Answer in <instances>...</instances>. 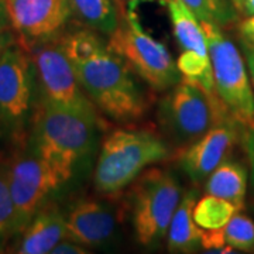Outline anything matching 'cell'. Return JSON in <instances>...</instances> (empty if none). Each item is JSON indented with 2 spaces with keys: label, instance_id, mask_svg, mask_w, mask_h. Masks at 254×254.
I'll return each mask as SVG.
<instances>
[{
  "label": "cell",
  "instance_id": "cell-16",
  "mask_svg": "<svg viewBox=\"0 0 254 254\" xmlns=\"http://www.w3.org/2000/svg\"><path fill=\"white\" fill-rule=\"evenodd\" d=\"M173 24L174 37L182 51L209 57L208 40L200 20L182 0H164Z\"/></svg>",
  "mask_w": 254,
  "mask_h": 254
},
{
  "label": "cell",
  "instance_id": "cell-10",
  "mask_svg": "<svg viewBox=\"0 0 254 254\" xmlns=\"http://www.w3.org/2000/svg\"><path fill=\"white\" fill-rule=\"evenodd\" d=\"M7 167L14 206V235H20L58 185L33 148H18Z\"/></svg>",
  "mask_w": 254,
  "mask_h": 254
},
{
  "label": "cell",
  "instance_id": "cell-25",
  "mask_svg": "<svg viewBox=\"0 0 254 254\" xmlns=\"http://www.w3.org/2000/svg\"><path fill=\"white\" fill-rule=\"evenodd\" d=\"M242 46H243V53H245L243 57H245L246 66H247L249 76H250V81H252V85H253L254 89V43L243 40Z\"/></svg>",
  "mask_w": 254,
  "mask_h": 254
},
{
  "label": "cell",
  "instance_id": "cell-20",
  "mask_svg": "<svg viewBox=\"0 0 254 254\" xmlns=\"http://www.w3.org/2000/svg\"><path fill=\"white\" fill-rule=\"evenodd\" d=\"M182 1L200 21L212 23L223 28L236 20L237 10L235 9L230 0H182Z\"/></svg>",
  "mask_w": 254,
  "mask_h": 254
},
{
  "label": "cell",
  "instance_id": "cell-3",
  "mask_svg": "<svg viewBox=\"0 0 254 254\" xmlns=\"http://www.w3.org/2000/svg\"><path fill=\"white\" fill-rule=\"evenodd\" d=\"M170 157V147L145 128H118L102 143L93 182L100 195L116 196L131 185L147 167Z\"/></svg>",
  "mask_w": 254,
  "mask_h": 254
},
{
  "label": "cell",
  "instance_id": "cell-5",
  "mask_svg": "<svg viewBox=\"0 0 254 254\" xmlns=\"http://www.w3.org/2000/svg\"><path fill=\"white\" fill-rule=\"evenodd\" d=\"M108 47L154 91H168L181 81L177 63L161 41L145 31L136 10H126Z\"/></svg>",
  "mask_w": 254,
  "mask_h": 254
},
{
  "label": "cell",
  "instance_id": "cell-7",
  "mask_svg": "<svg viewBox=\"0 0 254 254\" xmlns=\"http://www.w3.org/2000/svg\"><path fill=\"white\" fill-rule=\"evenodd\" d=\"M208 40L215 91L240 126L254 120V91L245 57L216 24L200 21Z\"/></svg>",
  "mask_w": 254,
  "mask_h": 254
},
{
  "label": "cell",
  "instance_id": "cell-26",
  "mask_svg": "<svg viewBox=\"0 0 254 254\" xmlns=\"http://www.w3.org/2000/svg\"><path fill=\"white\" fill-rule=\"evenodd\" d=\"M239 31L243 37V40L254 43V14L253 16H246L242 23L239 24Z\"/></svg>",
  "mask_w": 254,
  "mask_h": 254
},
{
  "label": "cell",
  "instance_id": "cell-19",
  "mask_svg": "<svg viewBox=\"0 0 254 254\" xmlns=\"http://www.w3.org/2000/svg\"><path fill=\"white\" fill-rule=\"evenodd\" d=\"M240 209L226 199L205 195L193 206V220L203 230L223 229Z\"/></svg>",
  "mask_w": 254,
  "mask_h": 254
},
{
  "label": "cell",
  "instance_id": "cell-13",
  "mask_svg": "<svg viewBox=\"0 0 254 254\" xmlns=\"http://www.w3.org/2000/svg\"><path fill=\"white\" fill-rule=\"evenodd\" d=\"M66 219V239L85 247H98L109 242L116 220L105 205L91 198L79 199L73 205Z\"/></svg>",
  "mask_w": 254,
  "mask_h": 254
},
{
  "label": "cell",
  "instance_id": "cell-15",
  "mask_svg": "<svg viewBox=\"0 0 254 254\" xmlns=\"http://www.w3.org/2000/svg\"><path fill=\"white\" fill-rule=\"evenodd\" d=\"M196 203V192L188 190L174 213L168 227L167 246L171 253H190L200 246L203 229L193 220V206Z\"/></svg>",
  "mask_w": 254,
  "mask_h": 254
},
{
  "label": "cell",
  "instance_id": "cell-28",
  "mask_svg": "<svg viewBox=\"0 0 254 254\" xmlns=\"http://www.w3.org/2000/svg\"><path fill=\"white\" fill-rule=\"evenodd\" d=\"M10 24L9 11H7V3L6 0H0V31H7Z\"/></svg>",
  "mask_w": 254,
  "mask_h": 254
},
{
  "label": "cell",
  "instance_id": "cell-12",
  "mask_svg": "<svg viewBox=\"0 0 254 254\" xmlns=\"http://www.w3.org/2000/svg\"><path fill=\"white\" fill-rule=\"evenodd\" d=\"M239 126L235 119H230L192 141L180 155L182 171L193 182L205 181L219 164L227 160L240 140Z\"/></svg>",
  "mask_w": 254,
  "mask_h": 254
},
{
  "label": "cell",
  "instance_id": "cell-14",
  "mask_svg": "<svg viewBox=\"0 0 254 254\" xmlns=\"http://www.w3.org/2000/svg\"><path fill=\"white\" fill-rule=\"evenodd\" d=\"M17 253L47 254L66 239V219L54 202H46L20 233Z\"/></svg>",
  "mask_w": 254,
  "mask_h": 254
},
{
  "label": "cell",
  "instance_id": "cell-22",
  "mask_svg": "<svg viewBox=\"0 0 254 254\" xmlns=\"http://www.w3.org/2000/svg\"><path fill=\"white\" fill-rule=\"evenodd\" d=\"M14 235V206L9 184V167L0 160V246Z\"/></svg>",
  "mask_w": 254,
  "mask_h": 254
},
{
  "label": "cell",
  "instance_id": "cell-27",
  "mask_svg": "<svg viewBox=\"0 0 254 254\" xmlns=\"http://www.w3.org/2000/svg\"><path fill=\"white\" fill-rule=\"evenodd\" d=\"M151 1H161V3H164V0H116V4H118L119 10H123L122 11V16H123L126 10H137L138 4L151 3Z\"/></svg>",
  "mask_w": 254,
  "mask_h": 254
},
{
  "label": "cell",
  "instance_id": "cell-31",
  "mask_svg": "<svg viewBox=\"0 0 254 254\" xmlns=\"http://www.w3.org/2000/svg\"><path fill=\"white\" fill-rule=\"evenodd\" d=\"M232 4L235 6V9L237 10V13H242V7H243V0H230Z\"/></svg>",
  "mask_w": 254,
  "mask_h": 254
},
{
  "label": "cell",
  "instance_id": "cell-8",
  "mask_svg": "<svg viewBox=\"0 0 254 254\" xmlns=\"http://www.w3.org/2000/svg\"><path fill=\"white\" fill-rule=\"evenodd\" d=\"M33 98V68L27 53L11 44L0 54V140L23 143Z\"/></svg>",
  "mask_w": 254,
  "mask_h": 254
},
{
  "label": "cell",
  "instance_id": "cell-21",
  "mask_svg": "<svg viewBox=\"0 0 254 254\" xmlns=\"http://www.w3.org/2000/svg\"><path fill=\"white\" fill-rule=\"evenodd\" d=\"M223 239L235 252H250L254 249V222L249 216L237 212L223 227Z\"/></svg>",
  "mask_w": 254,
  "mask_h": 254
},
{
  "label": "cell",
  "instance_id": "cell-6",
  "mask_svg": "<svg viewBox=\"0 0 254 254\" xmlns=\"http://www.w3.org/2000/svg\"><path fill=\"white\" fill-rule=\"evenodd\" d=\"M130 198L137 240L143 246L161 242L182 199L175 175L164 168L144 170L134 180Z\"/></svg>",
  "mask_w": 254,
  "mask_h": 254
},
{
  "label": "cell",
  "instance_id": "cell-2",
  "mask_svg": "<svg viewBox=\"0 0 254 254\" xmlns=\"http://www.w3.org/2000/svg\"><path fill=\"white\" fill-rule=\"evenodd\" d=\"M98 120L95 115L41 100L31 148L46 164L58 188L72 177L75 165L89 151Z\"/></svg>",
  "mask_w": 254,
  "mask_h": 254
},
{
  "label": "cell",
  "instance_id": "cell-24",
  "mask_svg": "<svg viewBox=\"0 0 254 254\" xmlns=\"http://www.w3.org/2000/svg\"><path fill=\"white\" fill-rule=\"evenodd\" d=\"M53 254H86L88 253V247L79 245L76 242L68 240L66 242H60L58 245L53 249Z\"/></svg>",
  "mask_w": 254,
  "mask_h": 254
},
{
  "label": "cell",
  "instance_id": "cell-11",
  "mask_svg": "<svg viewBox=\"0 0 254 254\" xmlns=\"http://www.w3.org/2000/svg\"><path fill=\"white\" fill-rule=\"evenodd\" d=\"M6 3L11 27L28 46L54 40L71 16L68 0H6Z\"/></svg>",
  "mask_w": 254,
  "mask_h": 254
},
{
  "label": "cell",
  "instance_id": "cell-30",
  "mask_svg": "<svg viewBox=\"0 0 254 254\" xmlns=\"http://www.w3.org/2000/svg\"><path fill=\"white\" fill-rule=\"evenodd\" d=\"M242 14H245V16H253L254 14V0H243Z\"/></svg>",
  "mask_w": 254,
  "mask_h": 254
},
{
  "label": "cell",
  "instance_id": "cell-9",
  "mask_svg": "<svg viewBox=\"0 0 254 254\" xmlns=\"http://www.w3.org/2000/svg\"><path fill=\"white\" fill-rule=\"evenodd\" d=\"M33 61L44 99L68 109L98 116V109L83 91L60 40L55 41L54 38L43 43L33 55Z\"/></svg>",
  "mask_w": 254,
  "mask_h": 254
},
{
  "label": "cell",
  "instance_id": "cell-32",
  "mask_svg": "<svg viewBox=\"0 0 254 254\" xmlns=\"http://www.w3.org/2000/svg\"><path fill=\"white\" fill-rule=\"evenodd\" d=\"M115 1H116V0H115Z\"/></svg>",
  "mask_w": 254,
  "mask_h": 254
},
{
  "label": "cell",
  "instance_id": "cell-23",
  "mask_svg": "<svg viewBox=\"0 0 254 254\" xmlns=\"http://www.w3.org/2000/svg\"><path fill=\"white\" fill-rule=\"evenodd\" d=\"M242 130V144L245 148L249 165H250V177H252V184L254 187V120L246 125Z\"/></svg>",
  "mask_w": 254,
  "mask_h": 254
},
{
  "label": "cell",
  "instance_id": "cell-29",
  "mask_svg": "<svg viewBox=\"0 0 254 254\" xmlns=\"http://www.w3.org/2000/svg\"><path fill=\"white\" fill-rule=\"evenodd\" d=\"M11 44H14V37L9 31H0V54Z\"/></svg>",
  "mask_w": 254,
  "mask_h": 254
},
{
  "label": "cell",
  "instance_id": "cell-4",
  "mask_svg": "<svg viewBox=\"0 0 254 254\" xmlns=\"http://www.w3.org/2000/svg\"><path fill=\"white\" fill-rule=\"evenodd\" d=\"M165 131L180 144H190L232 115L216 92L181 78L161 100L158 110Z\"/></svg>",
  "mask_w": 254,
  "mask_h": 254
},
{
  "label": "cell",
  "instance_id": "cell-17",
  "mask_svg": "<svg viewBox=\"0 0 254 254\" xmlns=\"http://www.w3.org/2000/svg\"><path fill=\"white\" fill-rule=\"evenodd\" d=\"M205 181L206 193L229 200L239 209H243L247 192V170L243 164L225 160Z\"/></svg>",
  "mask_w": 254,
  "mask_h": 254
},
{
  "label": "cell",
  "instance_id": "cell-1",
  "mask_svg": "<svg viewBox=\"0 0 254 254\" xmlns=\"http://www.w3.org/2000/svg\"><path fill=\"white\" fill-rule=\"evenodd\" d=\"M83 91L96 109L118 122L145 115L148 99L123 58L92 30H78L60 38Z\"/></svg>",
  "mask_w": 254,
  "mask_h": 254
},
{
  "label": "cell",
  "instance_id": "cell-18",
  "mask_svg": "<svg viewBox=\"0 0 254 254\" xmlns=\"http://www.w3.org/2000/svg\"><path fill=\"white\" fill-rule=\"evenodd\" d=\"M71 14L92 31L110 36L120 24V10L115 0H68Z\"/></svg>",
  "mask_w": 254,
  "mask_h": 254
}]
</instances>
